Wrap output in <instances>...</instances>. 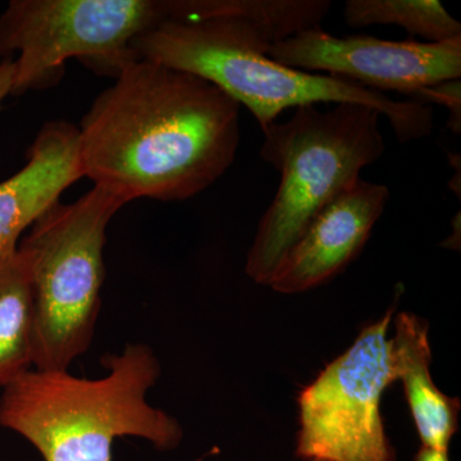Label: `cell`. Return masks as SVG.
I'll return each instance as SVG.
<instances>
[{
	"instance_id": "6",
	"label": "cell",
	"mask_w": 461,
	"mask_h": 461,
	"mask_svg": "<svg viewBox=\"0 0 461 461\" xmlns=\"http://www.w3.org/2000/svg\"><path fill=\"white\" fill-rule=\"evenodd\" d=\"M167 20V0H12L0 14V57L17 54L11 95L53 86L72 58L115 76Z\"/></svg>"
},
{
	"instance_id": "1",
	"label": "cell",
	"mask_w": 461,
	"mask_h": 461,
	"mask_svg": "<svg viewBox=\"0 0 461 461\" xmlns=\"http://www.w3.org/2000/svg\"><path fill=\"white\" fill-rule=\"evenodd\" d=\"M78 127L84 177L127 203L184 202L235 160L240 105L199 76L150 60L127 63Z\"/></svg>"
},
{
	"instance_id": "17",
	"label": "cell",
	"mask_w": 461,
	"mask_h": 461,
	"mask_svg": "<svg viewBox=\"0 0 461 461\" xmlns=\"http://www.w3.org/2000/svg\"><path fill=\"white\" fill-rule=\"evenodd\" d=\"M414 461H450V459H448V453L421 446L415 455Z\"/></svg>"
},
{
	"instance_id": "13",
	"label": "cell",
	"mask_w": 461,
	"mask_h": 461,
	"mask_svg": "<svg viewBox=\"0 0 461 461\" xmlns=\"http://www.w3.org/2000/svg\"><path fill=\"white\" fill-rule=\"evenodd\" d=\"M167 5L168 20L238 18L260 27L273 42L321 26L332 7L330 0H167Z\"/></svg>"
},
{
	"instance_id": "7",
	"label": "cell",
	"mask_w": 461,
	"mask_h": 461,
	"mask_svg": "<svg viewBox=\"0 0 461 461\" xmlns=\"http://www.w3.org/2000/svg\"><path fill=\"white\" fill-rule=\"evenodd\" d=\"M381 320L362 330L299 396L297 457L304 461H397L384 430L381 399L393 384L391 321L397 300Z\"/></svg>"
},
{
	"instance_id": "14",
	"label": "cell",
	"mask_w": 461,
	"mask_h": 461,
	"mask_svg": "<svg viewBox=\"0 0 461 461\" xmlns=\"http://www.w3.org/2000/svg\"><path fill=\"white\" fill-rule=\"evenodd\" d=\"M346 23L354 29L375 25L399 26L411 33L441 42L460 38L461 25L438 0H348Z\"/></svg>"
},
{
	"instance_id": "9",
	"label": "cell",
	"mask_w": 461,
	"mask_h": 461,
	"mask_svg": "<svg viewBox=\"0 0 461 461\" xmlns=\"http://www.w3.org/2000/svg\"><path fill=\"white\" fill-rule=\"evenodd\" d=\"M390 191L359 178L315 215L278 264L268 286L299 294L335 278L366 247Z\"/></svg>"
},
{
	"instance_id": "15",
	"label": "cell",
	"mask_w": 461,
	"mask_h": 461,
	"mask_svg": "<svg viewBox=\"0 0 461 461\" xmlns=\"http://www.w3.org/2000/svg\"><path fill=\"white\" fill-rule=\"evenodd\" d=\"M460 80L447 81L435 85V86L427 87L420 91L414 96L415 102L429 104L430 102L438 103L450 109V121L448 126L455 133H460L461 127V99H460Z\"/></svg>"
},
{
	"instance_id": "2",
	"label": "cell",
	"mask_w": 461,
	"mask_h": 461,
	"mask_svg": "<svg viewBox=\"0 0 461 461\" xmlns=\"http://www.w3.org/2000/svg\"><path fill=\"white\" fill-rule=\"evenodd\" d=\"M100 362L107 375L94 379L68 369L23 373L0 393V427L27 439L44 461H113L121 437L176 450L184 438L180 421L148 402L162 375L153 348L130 342Z\"/></svg>"
},
{
	"instance_id": "8",
	"label": "cell",
	"mask_w": 461,
	"mask_h": 461,
	"mask_svg": "<svg viewBox=\"0 0 461 461\" xmlns=\"http://www.w3.org/2000/svg\"><path fill=\"white\" fill-rule=\"evenodd\" d=\"M276 62L300 71H324L373 91H420L461 77V36L441 42L381 41L369 35L339 38L321 26L275 42Z\"/></svg>"
},
{
	"instance_id": "10",
	"label": "cell",
	"mask_w": 461,
	"mask_h": 461,
	"mask_svg": "<svg viewBox=\"0 0 461 461\" xmlns=\"http://www.w3.org/2000/svg\"><path fill=\"white\" fill-rule=\"evenodd\" d=\"M83 177L78 127L63 120L45 123L30 148L26 165L0 181V253L16 247L21 233Z\"/></svg>"
},
{
	"instance_id": "5",
	"label": "cell",
	"mask_w": 461,
	"mask_h": 461,
	"mask_svg": "<svg viewBox=\"0 0 461 461\" xmlns=\"http://www.w3.org/2000/svg\"><path fill=\"white\" fill-rule=\"evenodd\" d=\"M126 204L117 194L94 186L71 204L48 208L18 244L32 276L33 368L67 371L93 344L108 224Z\"/></svg>"
},
{
	"instance_id": "4",
	"label": "cell",
	"mask_w": 461,
	"mask_h": 461,
	"mask_svg": "<svg viewBox=\"0 0 461 461\" xmlns=\"http://www.w3.org/2000/svg\"><path fill=\"white\" fill-rule=\"evenodd\" d=\"M378 111L368 105L296 108L286 122L262 130L260 156L280 172L277 194L260 218L247 275L268 285L278 264L324 206L359 180L386 150Z\"/></svg>"
},
{
	"instance_id": "12",
	"label": "cell",
	"mask_w": 461,
	"mask_h": 461,
	"mask_svg": "<svg viewBox=\"0 0 461 461\" xmlns=\"http://www.w3.org/2000/svg\"><path fill=\"white\" fill-rule=\"evenodd\" d=\"M32 368V276L16 245L0 253V393Z\"/></svg>"
},
{
	"instance_id": "16",
	"label": "cell",
	"mask_w": 461,
	"mask_h": 461,
	"mask_svg": "<svg viewBox=\"0 0 461 461\" xmlns=\"http://www.w3.org/2000/svg\"><path fill=\"white\" fill-rule=\"evenodd\" d=\"M14 78V59H3L0 62V105L5 99L12 94Z\"/></svg>"
},
{
	"instance_id": "3",
	"label": "cell",
	"mask_w": 461,
	"mask_h": 461,
	"mask_svg": "<svg viewBox=\"0 0 461 461\" xmlns=\"http://www.w3.org/2000/svg\"><path fill=\"white\" fill-rule=\"evenodd\" d=\"M271 36L238 18L163 21L132 44L138 59L199 76L247 107L262 130L288 108L333 104L368 105L390 121L397 140L427 138L433 109L415 100H393L354 81L314 75L276 62L267 51Z\"/></svg>"
},
{
	"instance_id": "11",
	"label": "cell",
	"mask_w": 461,
	"mask_h": 461,
	"mask_svg": "<svg viewBox=\"0 0 461 461\" xmlns=\"http://www.w3.org/2000/svg\"><path fill=\"white\" fill-rule=\"evenodd\" d=\"M390 357L393 377L402 382L421 446L448 453L459 426L460 400L441 393L430 377L429 323L415 314H397Z\"/></svg>"
}]
</instances>
